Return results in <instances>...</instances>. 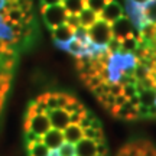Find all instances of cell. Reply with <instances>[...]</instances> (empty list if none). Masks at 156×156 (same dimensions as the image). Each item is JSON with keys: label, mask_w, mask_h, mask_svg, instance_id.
I'll return each mask as SVG.
<instances>
[{"label": "cell", "mask_w": 156, "mask_h": 156, "mask_svg": "<svg viewBox=\"0 0 156 156\" xmlns=\"http://www.w3.org/2000/svg\"><path fill=\"white\" fill-rule=\"evenodd\" d=\"M23 140L28 156H108L101 122L64 91H46L29 103Z\"/></svg>", "instance_id": "7a4b0ae2"}, {"label": "cell", "mask_w": 156, "mask_h": 156, "mask_svg": "<svg viewBox=\"0 0 156 156\" xmlns=\"http://www.w3.org/2000/svg\"><path fill=\"white\" fill-rule=\"evenodd\" d=\"M34 0H0V113L12 88L19 55L34 32Z\"/></svg>", "instance_id": "3957f363"}, {"label": "cell", "mask_w": 156, "mask_h": 156, "mask_svg": "<svg viewBox=\"0 0 156 156\" xmlns=\"http://www.w3.org/2000/svg\"><path fill=\"white\" fill-rule=\"evenodd\" d=\"M122 5L134 32L156 49V0H123Z\"/></svg>", "instance_id": "277c9868"}, {"label": "cell", "mask_w": 156, "mask_h": 156, "mask_svg": "<svg viewBox=\"0 0 156 156\" xmlns=\"http://www.w3.org/2000/svg\"><path fill=\"white\" fill-rule=\"evenodd\" d=\"M74 65L81 83L112 116L156 119V49L133 26Z\"/></svg>", "instance_id": "6da1fadb"}]
</instances>
